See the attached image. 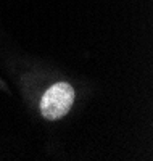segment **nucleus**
Masks as SVG:
<instances>
[{
    "label": "nucleus",
    "instance_id": "f257e3e1",
    "mask_svg": "<svg viewBox=\"0 0 153 161\" xmlns=\"http://www.w3.org/2000/svg\"><path fill=\"white\" fill-rule=\"evenodd\" d=\"M74 103V89L68 82H57L45 90L40 98V113L48 121L66 116Z\"/></svg>",
    "mask_w": 153,
    "mask_h": 161
}]
</instances>
